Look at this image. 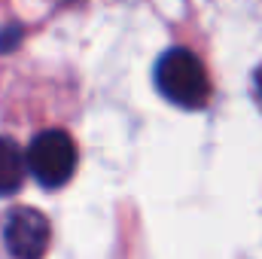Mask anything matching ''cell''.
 Segmentation results:
<instances>
[{
	"mask_svg": "<svg viewBox=\"0 0 262 259\" xmlns=\"http://www.w3.org/2000/svg\"><path fill=\"white\" fill-rule=\"evenodd\" d=\"M28 162L25 153L15 146V140L0 137V195H15L25 183Z\"/></svg>",
	"mask_w": 262,
	"mask_h": 259,
	"instance_id": "4",
	"label": "cell"
},
{
	"mask_svg": "<svg viewBox=\"0 0 262 259\" xmlns=\"http://www.w3.org/2000/svg\"><path fill=\"white\" fill-rule=\"evenodd\" d=\"M49 238V220L34 207H12L3 217V244L12 259H43Z\"/></svg>",
	"mask_w": 262,
	"mask_h": 259,
	"instance_id": "3",
	"label": "cell"
},
{
	"mask_svg": "<svg viewBox=\"0 0 262 259\" xmlns=\"http://www.w3.org/2000/svg\"><path fill=\"white\" fill-rule=\"evenodd\" d=\"M156 85L159 92L186 110H198L210 98V79L195 52L189 49H171L156 64Z\"/></svg>",
	"mask_w": 262,
	"mask_h": 259,
	"instance_id": "1",
	"label": "cell"
},
{
	"mask_svg": "<svg viewBox=\"0 0 262 259\" xmlns=\"http://www.w3.org/2000/svg\"><path fill=\"white\" fill-rule=\"evenodd\" d=\"M25 162H28V171L34 174V180L40 186L58 189L73 177L79 156H76V143L67 131L49 128L31 140V146L25 153Z\"/></svg>",
	"mask_w": 262,
	"mask_h": 259,
	"instance_id": "2",
	"label": "cell"
},
{
	"mask_svg": "<svg viewBox=\"0 0 262 259\" xmlns=\"http://www.w3.org/2000/svg\"><path fill=\"white\" fill-rule=\"evenodd\" d=\"M253 82H256V95H259V101H262V67L256 70V79Z\"/></svg>",
	"mask_w": 262,
	"mask_h": 259,
	"instance_id": "5",
	"label": "cell"
}]
</instances>
